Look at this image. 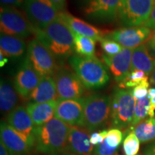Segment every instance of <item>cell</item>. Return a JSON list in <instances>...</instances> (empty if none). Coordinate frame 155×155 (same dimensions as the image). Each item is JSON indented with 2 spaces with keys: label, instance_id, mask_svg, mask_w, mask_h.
I'll use <instances>...</instances> for the list:
<instances>
[{
  "label": "cell",
  "instance_id": "obj_1",
  "mask_svg": "<svg viewBox=\"0 0 155 155\" xmlns=\"http://www.w3.org/2000/svg\"><path fill=\"white\" fill-rule=\"evenodd\" d=\"M35 38L61 61L72 56L74 51V33L58 17L44 29L35 28Z\"/></svg>",
  "mask_w": 155,
  "mask_h": 155
},
{
  "label": "cell",
  "instance_id": "obj_2",
  "mask_svg": "<svg viewBox=\"0 0 155 155\" xmlns=\"http://www.w3.org/2000/svg\"><path fill=\"white\" fill-rule=\"evenodd\" d=\"M71 127L55 117L36 127L35 148L42 154L66 152Z\"/></svg>",
  "mask_w": 155,
  "mask_h": 155
},
{
  "label": "cell",
  "instance_id": "obj_3",
  "mask_svg": "<svg viewBox=\"0 0 155 155\" xmlns=\"http://www.w3.org/2000/svg\"><path fill=\"white\" fill-rule=\"evenodd\" d=\"M68 63L86 88H102L109 81L106 66L96 57L72 55L68 59Z\"/></svg>",
  "mask_w": 155,
  "mask_h": 155
},
{
  "label": "cell",
  "instance_id": "obj_4",
  "mask_svg": "<svg viewBox=\"0 0 155 155\" xmlns=\"http://www.w3.org/2000/svg\"><path fill=\"white\" fill-rule=\"evenodd\" d=\"M83 128L93 131L105 126L111 119V97L96 94L83 98Z\"/></svg>",
  "mask_w": 155,
  "mask_h": 155
},
{
  "label": "cell",
  "instance_id": "obj_5",
  "mask_svg": "<svg viewBox=\"0 0 155 155\" xmlns=\"http://www.w3.org/2000/svg\"><path fill=\"white\" fill-rule=\"evenodd\" d=\"M111 121L114 127L124 129L132 124L136 100L131 91L116 88L111 97Z\"/></svg>",
  "mask_w": 155,
  "mask_h": 155
},
{
  "label": "cell",
  "instance_id": "obj_6",
  "mask_svg": "<svg viewBox=\"0 0 155 155\" xmlns=\"http://www.w3.org/2000/svg\"><path fill=\"white\" fill-rule=\"evenodd\" d=\"M35 30V28L29 20L26 14L17 7L1 5V34L25 38L34 34Z\"/></svg>",
  "mask_w": 155,
  "mask_h": 155
},
{
  "label": "cell",
  "instance_id": "obj_7",
  "mask_svg": "<svg viewBox=\"0 0 155 155\" xmlns=\"http://www.w3.org/2000/svg\"><path fill=\"white\" fill-rule=\"evenodd\" d=\"M155 0H121L118 18L125 28L144 26L150 18Z\"/></svg>",
  "mask_w": 155,
  "mask_h": 155
},
{
  "label": "cell",
  "instance_id": "obj_8",
  "mask_svg": "<svg viewBox=\"0 0 155 155\" xmlns=\"http://www.w3.org/2000/svg\"><path fill=\"white\" fill-rule=\"evenodd\" d=\"M26 58L41 77H53L59 68L53 54L36 38L29 42Z\"/></svg>",
  "mask_w": 155,
  "mask_h": 155
},
{
  "label": "cell",
  "instance_id": "obj_9",
  "mask_svg": "<svg viewBox=\"0 0 155 155\" xmlns=\"http://www.w3.org/2000/svg\"><path fill=\"white\" fill-rule=\"evenodd\" d=\"M23 8L35 28L41 30L55 20L59 15L50 0H24Z\"/></svg>",
  "mask_w": 155,
  "mask_h": 155
},
{
  "label": "cell",
  "instance_id": "obj_10",
  "mask_svg": "<svg viewBox=\"0 0 155 155\" xmlns=\"http://www.w3.org/2000/svg\"><path fill=\"white\" fill-rule=\"evenodd\" d=\"M53 77L58 99H78L83 96L85 86L75 72L59 67Z\"/></svg>",
  "mask_w": 155,
  "mask_h": 155
},
{
  "label": "cell",
  "instance_id": "obj_11",
  "mask_svg": "<svg viewBox=\"0 0 155 155\" xmlns=\"http://www.w3.org/2000/svg\"><path fill=\"white\" fill-rule=\"evenodd\" d=\"M7 122L26 141L30 148H35L36 126L26 107L18 106L7 116Z\"/></svg>",
  "mask_w": 155,
  "mask_h": 155
},
{
  "label": "cell",
  "instance_id": "obj_12",
  "mask_svg": "<svg viewBox=\"0 0 155 155\" xmlns=\"http://www.w3.org/2000/svg\"><path fill=\"white\" fill-rule=\"evenodd\" d=\"M152 33V30L144 26L131 27L111 31L104 38L114 40L123 48L133 50L148 41Z\"/></svg>",
  "mask_w": 155,
  "mask_h": 155
},
{
  "label": "cell",
  "instance_id": "obj_13",
  "mask_svg": "<svg viewBox=\"0 0 155 155\" xmlns=\"http://www.w3.org/2000/svg\"><path fill=\"white\" fill-rule=\"evenodd\" d=\"M121 0H88L84 8L87 18L94 22H112L118 18Z\"/></svg>",
  "mask_w": 155,
  "mask_h": 155
},
{
  "label": "cell",
  "instance_id": "obj_14",
  "mask_svg": "<svg viewBox=\"0 0 155 155\" xmlns=\"http://www.w3.org/2000/svg\"><path fill=\"white\" fill-rule=\"evenodd\" d=\"M55 117L71 127H83V100L58 99Z\"/></svg>",
  "mask_w": 155,
  "mask_h": 155
},
{
  "label": "cell",
  "instance_id": "obj_15",
  "mask_svg": "<svg viewBox=\"0 0 155 155\" xmlns=\"http://www.w3.org/2000/svg\"><path fill=\"white\" fill-rule=\"evenodd\" d=\"M42 77L25 59L15 76L14 86L19 96L23 99H28L30 95L38 86Z\"/></svg>",
  "mask_w": 155,
  "mask_h": 155
},
{
  "label": "cell",
  "instance_id": "obj_16",
  "mask_svg": "<svg viewBox=\"0 0 155 155\" xmlns=\"http://www.w3.org/2000/svg\"><path fill=\"white\" fill-rule=\"evenodd\" d=\"M132 49L124 48L119 53L112 56L103 55V60L111 71L114 80L122 82L131 72Z\"/></svg>",
  "mask_w": 155,
  "mask_h": 155
},
{
  "label": "cell",
  "instance_id": "obj_17",
  "mask_svg": "<svg viewBox=\"0 0 155 155\" xmlns=\"http://www.w3.org/2000/svg\"><path fill=\"white\" fill-rule=\"evenodd\" d=\"M1 141L10 155H30V148L22 136L12 128L7 121H2L0 126Z\"/></svg>",
  "mask_w": 155,
  "mask_h": 155
},
{
  "label": "cell",
  "instance_id": "obj_18",
  "mask_svg": "<svg viewBox=\"0 0 155 155\" xmlns=\"http://www.w3.org/2000/svg\"><path fill=\"white\" fill-rule=\"evenodd\" d=\"M89 132L86 128L71 127L66 152L75 155H93L94 147L91 143Z\"/></svg>",
  "mask_w": 155,
  "mask_h": 155
},
{
  "label": "cell",
  "instance_id": "obj_19",
  "mask_svg": "<svg viewBox=\"0 0 155 155\" xmlns=\"http://www.w3.org/2000/svg\"><path fill=\"white\" fill-rule=\"evenodd\" d=\"M58 17L68 25L74 34L88 37L96 41L100 42L105 37L106 31L100 30L82 19L73 16L68 12H59Z\"/></svg>",
  "mask_w": 155,
  "mask_h": 155
},
{
  "label": "cell",
  "instance_id": "obj_20",
  "mask_svg": "<svg viewBox=\"0 0 155 155\" xmlns=\"http://www.w3.org/2000/svg\"><path fill=\"white\" fill-rule=\"evenodd\" d=\"M58 99L56 83L52 76L42 77L38 86L28 98L30 103H46Z\"/></svg>",
  "mask_w": 155,
  "mask_h": 155
},
{
  "label": "cell",
  "instance_id": "obj_21",
  "mask_svg": "<svg viewBox=\"0 0 155 155\" xmlns=\"http://www.w3.org/2000/svg\"><path fill=\"white\" fill-rule=\"evenodd\" d=\"M57 101L46 103H29L26 108L36 127L45 124L55 116Z\"/></svg>",
  "mask_w": 155,
  "mask_h": 155
},
{
  "label": "cell",
  "instance_id": "obj_22",
  "mask_svg": "<svg viewBox=\"0 0 155 155\" xmlns=\"http://www.w3.org/2000/svg\"><path fill=\"white\" fill-rule=\"evenodd\" d=\"M28 50L23 38L19 37L1 34L0 36V53L6 57L20 58Z\"/></svg>",
  "mask_w": 155,
  "mask_h": 155
},
{
  "label": "cell",
  "instance_id": "obj_23",
  "mask_svg": "<svg viewBox=\"0 0 155 155\" xmlns=\"http://www.w3.org/2000/svg\"><path fill=\"white\" fill-rule=\"evenodd\" d=\"M155 60L152 57L147 44H142L133 49L131 58V71L139 70L150 75L154 69Z\"/></svg>",
  "mask_w": 155,
  "mask_h": 155
},
{
  "label": "cell",
  "instance_id": "obj_24",
  "mask_svg": "<svg viewBox=\"0 0 155 155\" xmlns=\"http://www.w3.org/2000/svg\"><path fill=\"white\" fill-rule=\"evenodd\" d=\"M18 93L14 83L7 78H2L0 83V108L2 114H9L17 107Z\"/></svg>",
  "mask_w": 155,
  "mask_h": 155
},
{
  "label": "cell",
  "instance_id": "obj_25",
  "mask_svg": "<svg viewBox=\"0 0 155 155\" xmlns=\"http://www.w3.org/2000/svg\"><path fill=\"white\" fill-rule=\"evenodd\" d=\"M96 40L93 39L74 34V51L78 56L86 58L95 57Z\"/></svg>",
  "mask_w": 155,
  "mask_h": 155
},
{
  "label": "cell",
  "instance_id": "obj_26",
  "mask_svg": "<svg viewBox=\"0 0 155 155\" xmlns=\"http://www.w3.org/2000/svg\"><path fill=\"white\" fill-rule=\"evenodd\" d=\"M134 133L140 142L146 143L155 139V116L143 120L134 129Z\"/></svg>",
  "mask_w": 155,
  "mask_h": 155
},
{
  "label": "cell",
  "instance_id": "obj_27",
  "mask_svg": "<svg viewBox=\"0 0 155 155\" xmlns=\"http://www.w3.org/2000/svg\"><path fill=\"white\" fill-rule=\"evenodd\" d=\"M150 101L148 96L142 99L136 100V105L134 109V116L132 121V127H136L138 124L146 119L147 117L150 118Z\"/></svg>",
  "mask_w": 155,
  "mask_h": 155
},
{
  "label": "cell",
  "instance_id": "obj_28",
  "mask_svg": "<svg viewBox=\"0 0 155 155\" xmlns=\"http://www.w3.org/2000/svg\"><path fill=\"white\" fill-rule=\"evenodd\" d=\"M149 77L146 73L139 70H134L129 73L124 81L120 83L119 86L121 88H135L136 86L148 82Z\"/></svg>",
  "mask_w": 155,
  "mask_h": 155
},
{
  "label": "cell",
  "instance_id": "obj_29",
  "mask_svg": "<svg viewBox=\"0 0 155 155\" xmlns=\"http://www.w3.org/2000/svg\"><path fill=\"white\" fill-rule=\"evenodd\" d=\"M140 141L135 134L130 132L123 142V150L125 155H137L139 150Z\"/></svg>",
  "mask_w": 155,
  "mask_h": 155
},
{
  "label": "cell",
  "instance_id": "obj_30",
  "mask_svg": "<svg viewBox=\"0 0 155 155\" xmlns=\"http://www.w3.org/2000/svg\"><path fill=\"white\" fill-rule=\"evenodd\" d=\"M122 139H123V134L121 130L117 128H113L108 130L104 142L111 148L118 150Z\"/></svg>",
  "mask_w": 155,
  "mask_h": 155
},
{
  "label": "cell",
  "instance_id": "obj_31",
  "mask_svg": "<svg viewBox=\"0 0 155 155\" xmlns=\"http://www.w3.org/2000/svg\"><path fill=\"white\" fill-rule=\"evenodd\" d=\"M101 45L103 51L104 52V55L110 56V57L117 55L124 48L118 42L113 40H111V39L106 38L101 40Z\"/></svg>",
  "mask_w": 155,
  "mask_h": 155
},
{
  "label": "cell",
  "instance_id": "obj_32",
  "mask_svg": "<svg viewBox=\"0 0 155 155\" xmlns=\"http://www.w3.org/2000/svg\"><path fill=\"white\" fill-rule=\"evenodd\" d=\"M149 86H150V82L148 81V82H146L134 88L131 92H132L135 100L142 99V98H144L148 96Z\"/></svg>",
  "mask_w": 155,
  "mask_h": 155
},
{
  "label": "cell",
  "instance_id": "obj_33",
  "mask_svg": "<svg viewBox=\"0 0 155 155\" xmlns=\"http://www.w3.org/2000/svg\"><path fill=\"white\" fill-rule=\"evenodd\" d=\"M108 130H103L98 132H94L91 134L90 140L91 143L94 147H96L101 144L105 140Z\"/></svg>",
  "mask_w": 155,
  "mask_h": 155
},
{
  "label": "cell",
  "instance_id": "obj_34",
  "mask_svg": "<svg viewBox=\"0 0 155 155\" xmlns=\"http://www.w3.org/2000/svg\"><path fill=\"white\" fill-rule=\"evenodd\" d=\"M2 5L14 7H23L24 0H0Z\"/></svg>",
  "mask_w": 155,
  "mask_h": 155
},
{
  "label": "cell",
  "instance_id": "obj_35",
  "mask_svg": "<svg viewBox=\"0 0 155 155\" xmlns=\"http://www.w3.org/2000/svg\"><path fill=\"white\" fill-rule=\"evenodd\" d=\"M144 27L146 28H150V30H155V1H154V5L153 9L151 13L150 18L148 19V20L147 21L146 23L144 25Z\"/></svg>",
  "mask_w": 155,
  "mask_h": 155
},
{
  "label": "cell",
  "instance_id": "obj_36",
  "mask_svg": "<svg viewBox=\"0 0 155 155\" xmlns=\"http://www.w3.org/2000/svg\"><path fill=\"white\" fill-rule=\"evenodd\" d=\"M50 2L59 12H63L66 6V0H50Z\"/></svg>",
  "mask_w": 155,
  "mask_h": 155
},
{
  "label": "cell",
  "instance_id": "obj_37",
  "mask_svg": "<svg viewBox=\"0 0 155 155\" xmlns=\"http://www.w3.org/2000/svg\"><path fill=\"white\" fill-rule=\"evenodd\" d=\"M144 155H155V141L149 144L144 150Z\"/></svg>",
  "mask_w": 155,
  "mask_h": 155
},
{
  "label": "cell",
  "instance_id": "obj_38",
  "mask_svg": "<svg viewBox=\"0 0 155 155\" xmlns=\"http://www.w3.org/2000/svg\"><path fill=\"white\" fill-rule=\"evenodd\" d=\"M146 44L150 55H152V57L155 60V42L152 41V40H149L148 41L146 42Z\"/></svg>",
  "mask_w": 155,
  "mask_h": 155
},
{
  "label": "cell",
  "instance_id": "obj_39",
  "mask_svg": "<svg viewBox=\"0 0 155 155\" xmlns=\"http://www.w3.org/2000/svg\"><path fill=\"white\" fill-rule=\"evenodd\" d=\"M8 58L6 57L5 55H4L2 53H0V66H1V68L5 66L6 64L8 63Z\"/></svg>",
  "mask_w": 155,
  "mask_h": 155
},
{
  "label": "cell",
  "instance_id": "obj_40",
  "mask_svg": "<svg viewBox=\"0 0 155 155\" xmlns=\"http://www.w3.org/2000/svg\"><path fill=\"white\" fill-rule=\"evenodd\" d=\"M0 155H10L9 151L2 141L0 143Z\"/></svg>",
  "mask_w": 155,
  "mask_h": 155
},
{
  "label": "cell",
  "instance_id": "obj_41",
  "mask_svg": "<svg viewBox=\"0 0 155 155\" xmlns=\"http://www.w3.org/2000/svg\"><path fill=\"white\" fill-rule=\"evenodd\" d=\"M43 155H75L73 153H71L69 152H57V153H52V154H42Z\"/></svg>",
  "mask_w": 155,
  "mask_h": 155
},
{
  "label": "cell",
  "instance_id": "obj_42",
  "mask_svg": "<svg viewBox=\"0 0 155 155\" xmlns=\"http://www.w3.org/2000/svg\"><path fill=\"white\" fill-rule=\"evenodd\" d=\"M150 101V107L152 109L155 110V96L148 97Z\"/></svg>",
  "mask_w": 155,
  "mask_h": 155
},
{
  "label": "cell",
  "instance_id": "obj_43",
  "mask_svg": "<svg viewBox=\"0 0 155 155\" xmlns=\"http://www.w3.org/2000/svg\"><path fill=\"white\" fill-rule=\"evenodd\" d=\"M155 96V88H152L149 89L148 92V97Z\"/></svg>",
  "mask_w": 155,
  "mask_h": 155
},
{
  "label": "cell",
  "instance_id": "obj_44",
  "mask_svg": "<svg viewBox=\"0 0 155 155\" xmlns=\"http://www.w3.org/2000/svg\"><path fill=\"white\" fill-rule=\"evenodd\" d=\"M154 65H155V62H154ZM150 81H151V83H152L155 86V65H154V71H153V72L152 73V78H151Z\"/></svg>",
  "mask_w": 155,
  "mask_h": 155
},
{
  "label": "cell",
  "instance_id": "obj_45",
  "mask_svg": "<svg viewBox=\"0 0 155 155\" xmlns=\"http://www.w3.org/2000/svg\"><path fill=\"white\" fill-rule=\"evenodd\" d=\"M149 40H152V41H153L154 42H155V30L154 31V32H152V35H151L150 38L149 39Z\"/></svg>",
  "mask_w": 155,
  "mask_h": 155
},
{
  "label": "cell",
  "instance_id": "obj_46",
  "mask_svg": "<svg viewBox=\"0 0 155 155\" xmlns=\"http://www.w3.org/2000/svg\"><path fill=\"white\" fill-rule=\"evenodd\" d=\"M93 155H96V154H93ZM114 155H119V154H118V153H117V154H114Z\"/></svg>",
  "mask_w": 155,
  "mask_h": 155
},
{
  "label": "cell",
  "instance_id": "obj_47",
  "mask_svg": "<svg viewBox=\"0 0 155 155\" xmlns=\"http://www.w3.org/2000/svg\"><path fill=\"white\" fill-rule=\"evenodd\" d=\"M137 155H141V154H137Z\"/></svg>",
  "mask_w": 155,
  "mask_h": 155
}]
</instances>
